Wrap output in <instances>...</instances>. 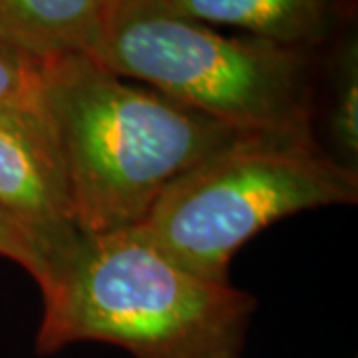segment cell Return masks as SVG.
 <instances>
[{
	"mask_svg": "<svg viewBox=\"0 0 358 358\" xmlns=\"http://www.w3.org/2000/svg\"><path fill=\"white\" fill-rule=\"evenodd\" d=\"M167 8L205 24L317 50L329 36L338 0H162Z\"/></svg>",
	"mask_w": 358,
	"mask_h": 358,
	"instance_id": "52a82bcc",
	"label": "cell"
},
{
	"mask_svg": "<svg viewBox=\"0 0 358 358\" xmlns=\"http://www.w3.org/2000/svg\"><path fill=\"white\" fill-rule=\"evenodd\" d=\"M357 201V169L327 154L313 129L243 131L173 183L134 231L193 273L229 281L231 259L268 225Z\"/></svg>",
	"mask_w": 358,
	"mask_h": 358,
	"instance_id": "277c9868",
	"label": "cell"
},
{
	"mask_svg": "<svg viewBox=\"0 0 358 358\" xmlns=\"http://www.w3.org/2000/svg\"><path fill=\"white\" fill-rule=\"evenodd\" d=\"M0 257H6L14 263H18L34 281L38 282V287H42L48 277V267H46L44 257L40 255L38 249L28 241L24 233L16 225H13L2 213H0Z\"/></svg>",
	"mask_w": 358,
	"mask_h": 358,
	"instance_id": "30bf717a",
	"label": "cell"
},
{
	"mask_svg": "<svg viewBox=\"0 0 358 358\" xmlns=\"http://www.w3.org/2000/svg\"><path fill=\"white\" fill-rule=\"evenodd\" d=\"M333 103L329 128L343 164L357 169L358 159V42L357 34H346L333 58Z\"/></svg>",
	"mask_w": 358,
	"mask_h": 358,
	"instance_id": "ba28073f",
	"label": "cell"
},
{
	"mask_svg": "<svg viewBox=\"0 0 358 358\" xmlns=\"http://www.w3.org/2000/svg\"><path fill=\"white\" fill-rule=\"evenodd\" d=\"M36 352L106 343L134 358H243L257 299L179 265L138 231L84 235L40 287Z\"/></svg>",
	"mask_w": 358,
	"mask_h": 358,
	"instance_id": "7a4b0ae2",
	"label": "cell"
},
{
	"mask_svg": "<svg viewBox=\"0 0 358 358\" xmlns=\"http://www.w3.org/2000/svg\"><path fill=\"white\" fill-rule=\"evenodd\" d=\"M108 0H0V40L38 58L98 60Z\"/></svg>",
	"mask_w": 358,
	"mask_h": 358,
	"instance_id": "8992f818",
	"label": "cell"
},
{
	"mask_svg": "<svg viewBox=\"0 0 358 358\" xmlns=\"http://www.w3.org/2000/svg\"><path fill=\"white\" fill-rule=\"evenodd\" d=\"M315 50L223 34L162 0H108L98 62L239 131L313 129Z\"/></svg>",
	"mask_w": 358,
	"mask_h": 358,
	"instance_id": "3957f363",
	"label": "cell"
},
{
	"mask_svg": "<svg viewBox=\"0 0 358 358\" xmlns=\"http://www.w3.org/2000/svg\"><path fill=\"white\" fill-rule=\"evenodd\" d=\"M0 213L38 249L48 275L84 239L56 140L42 112L0 108Z\"/></svg>",
	"mask_w": 358,
	"mask_h": 358,
	"instance_id": "5b68a950",
	"label": "cell"
},
{
	"mask_svg": "<svg viewBox=\"0 0 358 358\" xmlns=\"http://www.w3.org/2000/svg\"><path fill=\"white\" fill-rule=\"evenodd\" d=\"M42 110L84 235L138 227L173 183L243 134L84 54L44 58Z\"/></svg>",
	"mask_w": 358,
	"mask_h": 358,
	"instance_id": "6da1fadb",
	"label": "cell"
},
{
	"mask_svg": "<svg viewBox=\"0 0 358 358\" xmlns=\"http://www.w3.org/2000/svg\"><path fill=\"white\" fill-rule=\"evenodd\" d=\"M44 58L32 56L0 40V108L42 112Z\"/></svg>",
	"mask_w": 358,
	"mask_h": 358,
	"instance_id": "9c48e42d",
	"label": "cell"
}]
</instances>
